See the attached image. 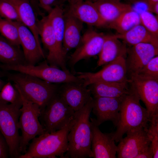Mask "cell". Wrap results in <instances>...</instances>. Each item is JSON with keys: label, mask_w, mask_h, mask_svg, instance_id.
Segmentation results:
<instances>
[{"label": "cell", "mask_w": 158, "mask_h": 158, "mask_svg": "<svg viewBox=\"0 0 158 158\" xmlns=\"http://www.w3.org/2000/svg\"><path fill=\"white\" fill-rule=\"evenodd\" d=\"M140 16V24L152 35L158 37L157 18L149 11L141 13Z\"/></svg>", "instance_id": "cell-31"}, {"label": "cell", "mask_w": 158, "mask_h": 158, "mask_svg": "<svg viewBox=\"0 0 158 158\" xmlns=\"http://www.w3.org/2000/svg\"><path fill=\"white\" fill-rule=\"evenodd\" d=\"M99 71L95 72H76L77 76L83 81L84 86L87 87L99 81L128 83L126 58L120 57L105 64Z\"/></svg>", "instance_id": "cell-9"}, {"label": "cell", "mask_w": 158, "mask_h": 158, "mask_svg": "<svg viewBox=\"0 0 158 158\" xmlns=\"http://www.w3.org/2000/svg\"><path fill=\"white\" fill-rule=\"evenodd\" d=\"M65 29L63 47L65 52L76 48L80 43L83 23L67 12L64 13Z\"/></svg>", "instance_id": "cell-22"}, {"label": "cell", "mask_w": 158, "mask_h": 158, "mask_svg": "<svg viewBox=\"0 0 158 158\" xmlns=\"http://www.w3.org/2000/svg\"><path fill=\"white\" fill-rule=\"evenodd\" d=\"M158 47L140 43L128 48L126 62L128 75L138 74L153 58L158 55Z\"/></svg>", "instance_id": "cell-15"}, {"label": "cell", "mask_w": 158, "mask_h": 158, "mask_svg": "<svg viewBox=\"0 0 158 158\" xmlns=\"http://www.w3.org/2000/svg\"><path fill=\"white\" fill-rule=\"evenodd\" d=\"M148 128L141 127L127 131L117 146L118 158H135L144 148L151 144Z\"/></svg>", "instance_id": "cell-12"}, {"label": "cell", "mask_w": 158, "mask_h": 158, "mask_svg": "<svg viewBox=\"0 0 158 158\" xmlns=\"http://www.w3.org/2000/svg\"><path fill=\"white\" fill-rule=\"evenodd\" d=\"M81 0H68L69 4L74 3Z\"/></svg>", "instance_id": "cell-42"}, {"label": "cell", "mask_w": 158, "mask_h": 158, "mask_svg": "<svg viewBox=\"0 0 158 158\" xmlns=\"http://www.w3.org/2000/svg\"><path fill=\"white\" fill-rule=\"evenodd\" d=\"M10 157L9 148L7 142L0 131V158Z\"/></svg>", "instance_id": "cell-36"}, {"label": "cell", "mask_w": 158, "mask_h": 158, "mask_svg": "<svg viewBox=\"0 0 158 158\" xmlns=\"http://www.w3.org/2000/svg\"><path fill=\"white\" fill-rule=\"evenodd\" d=\"M93 97H120L127 93L130 89L129 82L117 83L99 81L89 85Z\"/></svg>", "instance_id": "cell-24"}, {"label": "cell", "mask_w": 158, "mask_h": 158, "mask_svg": "<svg viewBox=\"0 0 158 158\" xmlns=\"http://www.w3.org/2000/svg\"><path fill=\"white\" fill-rule=\"evenodd\" d=\"M16 88L22 100L18 122L19 129L21 132L19 144V152L21 155L26 152L30 142L37 136L45 133V131L39 120L41 111L40 108L26 99Z\"/></svg>", "instance_id": "cell-5"}, {"label": "cell", "mask_w": 158, "mask_h": 158, "mask_svg": "<svg viewBox=\"0 0 158 158\" xmlns=\"http://www.w3.org/2000/svg\"><path fill=\"white\" fill-rule=\"evenodd\" d=\"M130 5L131 9L139 14L145 11L151 12L152 4H150L147 0H136Z\"/></svg>", "instance_id": "cell-35"}, {"label": "cell", "mask_w": 158, "mask_h": 158, "mask_svg": "<svg viewBox=\"0 0 158 158\" xmlns=\"http://www.w3.org/2000/svg\"><path fill=\"white\" fill-rule=\"evenodd\" d=\"M64 12L60 5L55 6L47 16L53 28L60 49L65 54L63 47V41L65 29Z\"/></svg>", "instance_id": "cell-27"}, {"label": "cell", "mask_w": 158, "mask_h": 158, "mask_svg": "<svg viewBox=\"0 0 158 158\" xmlns=\"http://www.w3.org/2000/svg\"><path fill=\"white\" fill-rule=\"evenodd\" d=\"M18 29L20 45L27 64L35 65L45 56L41 45L31 31L20 21H15Z\"/></svg>", "instance_id": "cell-17"}, {"label": "cell", "mask_w": 158, "mask_h": 158, "mask_svg": "<svg viewBox=\"0 0 158 158\" xmlns=\"http://www.w3.org/2000/svg\"><path fill=\"white\" fill-rule=\"evenodd\" d=\"M0 64H27L23 51L20 47L11 43L0 35Z\"/></svg>", "instance_id": "cell-26"}, {"label": "cell", "mask_w": 158, "mask_h": 158, "mask_svg": "<svg viewBox=\"0 0 158 158\" xmlns=\"http://www.w3.org/2000/svg\"><path fill=\"white\" fill-rule=\"evenodd\" d=\"M142 76L158 79V56L151 59L138 74Z\"/></svg>", "instance_id": "cell-34"}, {"label": "cell", "mask_w": 158, "mask_h": 158, "mask_svg": "<svg viewBox=\"0 0 158 158\" xmlns=\"http://www.w3.org/2000/svg\"><path fill=\"white\" fill-rule=\"evenodd\" d=\"M123 96L117 98L93 97L92 111L96 117L95 118V121L98 126L109 121L116 127L119 121V111Z\"/></svg>", "instance_id": "cell-14"}, {"label": "cell", "mask_w": 158, "mask_h": 158, "mask_svg": "<svg viewBox=\"0 0 158 158\" xmlns=\"http://www.w3.org/2000/svg\"><path fill=\"white\" fill-rule=\"evenodd\" d=\"M153 153L150 144L142 150L135 158H152Z\"/></svg>", "instance_id": "cell-38"}, {"label": "cell", "mask_w": 158, "mask_h": 158, "mask_svg": "<svg viewBox=\"0 0 158 158\" xmlns=\"http://www.w3.org/2000/svg\"><path fill=\"white\" fill-rule=\"evenodd\" d=\"M0 69L4 71L25 73L56 84L83 83L82 80L73 75L69 71H65L60 69L57 66L49 64L47 61L38 65L28 64L17 65L0 64Z\"/></svg>", "instance_id": "cell-7"}, {"label": "cell", "mask_w": 158, "mask_h": 158, "mask_svg": "<svg viewBox=\"0 0 158 158\" xmlns=\"http://www.w3.org/2000/svg\"><path fill=\"white\" fill-rule=\"evenodd\" d=\"M3 73L28 99L37 105L41 111L57 92L59 87L50 83L35 76L17 72Z\"/></svg>", "instance_id": "cell-4"}, {"label": "cell", "mask_w": 158, "mask_h": 158, "mask_svg": "<svg viewBox=\"0 0 158 158\" xmlns=\"http://www.w3.org/2000/svg\"><path fill=\"white\" fill-rule=\"evenodd\" d=\"M93 2L107 26L123 13L131 9L130 4L117 0H97Z\"/></svg>", "instance_id": "cell-23"}, {"label": "cell", "mask_w": 158, "mask_h": 158, "mask_svg": "<svg viewBox=\"0 0 158 158\" xmlns=\"http://www.w3.org/2000/svg\"><path fill=\"white\" fill-rule=\"evenodd\" d=\"M129 75V83L145 104L150 121L158 115V79L137 74Z\"/></svg>", "instance_id": "cell-10"}, {"label": "cell", "mask_w": 158, "mask_h": 158, "mask_svg": "<svg viewBox=\"0 0 158 158\" xmlns=\"http://www.w3.org/2000/svg\"><path fill=\"white\" fill-rule=\"evenodd\" d=\"M148 133L151 140V145L153 153V158H158V115L150 120Z\"/></svg>", "instance_id": "cell-32"}, {"label": "cell", "mask_w": 158, "mask_h": 158, "mask_svg": "<svg viewBox=\"0 0 158 158\" xmlns=\"http://www.w3.org/2000/svg\"><path fill=\"white\" fill-rule=\"evenodd\" d=\"M0 101L12 104L22 103L18 91L9 80L5 84L0 91Z\"/></svg>", "instance_id": "cell-30"}, {"label": "cell", "mask_w": 158, "mask_h": 158, "mask_svg": "<svg viewBox=\"0 0 158 158\" xmlns=\"http://www.w3.org/2000/svg\"><path fill=\"white\" fill-rule=\"evenodd\" d=\"M31 1H35V0H30Z\"/></svg>", "instance_id": "cell-43"}, {"label": "cell", "mask_w": 158, "mask_h": 158, "mask_svg": "<svg viewBox=\"0 0 158 158\" xmlns=\"http://www.w3.org/2000/svg\"><path fill=\"white\" fill-rule=\"evenodd\" d=\"M0 18L14 21H20L16 9L7 0H0Z\"/></svg>", "instance_id": "cell-33"}, {"label": "cell", "mask_w": 158, "mask_h": 158, "mask_svg": "<svg viewBox=\"0 0 158 158\" xmlns=\"http://www.w3.org/2000/svg\"><path fill=\"white\" fill-rule=\"evenodd\" d=\"M96 0H95V1H96ZM117 0L120 1V0Z\"/></svg>", "instance_id": "cell-44"}, {"label": "cell", "mask_w": 158, "mask_h": 158, "mask_svg": "<svg viewBox=\"0 0 158 158\" xmlns=\"http://www.w3.org/2000/svg\"><path fill=\"white\" fill-rule=\"evenodd\" d=\"M151 4H153L158 2V0H147Z\"/></svg>", "instance_id": "cell-40"}, {"label": "cell", "mask_w": 158, "mask_h": 158, "mask_svg": "<svg viewBox=\"0 0 158 158\" xmlns=\"http://www.w3.org/2000/svg\"><path fill=\"white\" fill-rule=\"evenodd\" d=\"M5 84L4 82L0 78V91Z\"/></svg>", "instance_id": "cell-41"}, {"label": "cell", "mask_w": 158, "mask_h": 158, "mask_svg": "<svg viewBox=\"0 0 158 158\" xmlns=\"http://www.w3.org/2000/svg\"><path fill=\"white\" fill-rule=\"evenodd\" d=\"M140 100L130 84L129 92L123 96L121 103L116 129L111 133L112 139L116 142L130 130L141 127L148 128L150 121L149 115L146 109L141 105Z\"/></svg>", "instance_id": "cell-3"}, {"label": "cell", "mask_w": 158, "mask_h": 158, "mask_svg": "<svg viewBox=\"0 0 158 158\" xmlns=\"http://www.w3.org/2000/svg\"><path fill=\"white\" fill-rule=\"evenodd\" d=\"M93 97L83 108L75 111V121L68 135V150L63 158L93 157L91 145L92 137L90 114Z\"/></svg>", "instance_id": "cell-1"}, {"label": "cell", "mask_w": 158, "mask_h": 158, "mask_svg": "<svg viewBox=\"0 0 158 158\" xmlns=\"http://www.w3.org/2000/svg\"><path fill=\"white\" fill-rule=\"evenodd\" d=\"M0 35L11 43L20 47L18 29L15 21L0 18Z\"/></svg>", "instance_id": "cell-29"}, {"label": "cell", "mask_w": 158, "mask_h": 158, "mask_svg": "<svg viewBox=\"0 0 158 158\" xmlns=\"http://www.w3.org/2000/svg\"><path fill=\"white\" fill-rule=\"evenodd\" d=\"M92 137L91 149L94 158H116L117 145L111 133H103L96 123L95 118L90 117Z\"/></svg>", "instance_id": "cell-16"}, {"label": "cell", "mask_w": 158, "mask_h": 158, "mask_svg": "<svg viewBox=\"0 0 158 158\" xmlns=\"http://www.w3.org/2000/svg\"><path fill=\"white\" fill-rule=\"evenodd\" d=\"M15 7L20 21L32 32L38 43L41 44L37 27L38 13L30 0H7Z\"/></svg>", "instance_id": "cell-21"}, {"label": "cell", "mask_w": 158, "mask_h": 158, "mask_svg": "<svg viewBox=\"0 0 158 158\" xmlns=\"http://www.w3.org/2000/svg\"><path fill=\"white\" fill-rule=\"evenodd\" d=\"M115 35L131 46L140 43H149L158 47V37L152 35L141 24L124 33Z\"/></svg>", "instance_id": "cell-25"}, {"label": "cell", "mask_w": 158, "mask_h": 158, "mask_svg": "<svg viewBox=\"0 0 158 158\" xmlns=\"http://www.w3.org/2000/svg\"><path fill=\"white\" fill-rule=\"evenodd\" d=\"M67 12L90 26L99 27L107 26L93 2L91 1L81 0L70 4Z\"/></svg>", "instance_id": "cell-19"}, {"label": "cell", "mask_w": 158, "mask_h": 158, "mask_svg": "<svg viewBox=\"0 0 158 158\" xmlns=\"http://www.w3.org/2000/svg\"><path fill=\"white\" fill-rule=\"evenodd\" d=\"M75 121L74 118L61 129L36 137L29 144L26 152L19 158H63L68 150V135Z\"/></svg>", "instance_id": "cell-2"}, {"label": "cell", "mask_w": 158, "mask_h": 158, "mask_svg": "<svg viewBox=\"0 0 158 158\" xmlns=\"http://www.w3.org/2000/svg\"><path fill=\"white\" fill-rule=\"evenodd\" d=\"M40 37L44 47L48 51L47 61L50 64L59 67L68 71L66 66V54L59 48L54 33L48 18L44 16L37 22Z\"/></svg>", "instance_id": "cell-11"}, {"label": "cell", "mask_w": 158, "mask_h": 158, "mask_svg": "<svg viewBox=\"0 0 158 158\" xmlns=\"http://www.w3.org/2000/svg\"><path fill=\"white\" fill-rule=\"evenodd\" d=\"M57 93L75 112L82 109L92 97L90 90L83 83H64L59 88Z\"/></svg>", "instance_id": "cell-18"}, {"label": "cell", "mask_w": 158, "mask_h": 158, "mask_svg": "<svg viewBox=\"0 0 158 158\" xmlns=\"http://www.w3.org/2000/svg\"><path fill=\"white\" fill-rule=\"evenodd\" d=\"M151 12L154 13L157 15L158 14V2L155 3L152 5Z\"/></svg>", "instance_id": "cell-39"}, {"label": "cell", "mask_w": 158, "mask_h": 158, "mask_svg": "<svg viewBox=\"0 0 158 158\" xmlns=\"http://www.w3.org/2000/svg\"><path fill=\"white\" fill-rule=\"evenodd\" d=\"M128 48L114 35H107L101 50L99 54L97 67L105 65L117 59L126 58Z\"/></svg>", "instance_id": "cell-20"}, {"label": "cell", "mask_w": 158, "mask_h": 158, "mask_svg": "<svg viewBox=\"0 0 158 158\" xmlns=\"http://www.w3.org/2000/svg\"><path fill=\"white\" fill-rule=\"evenodd\" d=\"M75 112L57 91L41 111L39 120L45 133H50L63 128L74 118Z\"/></svg>", "instance_id": "cell-8"}, {"label": "cell", "mask_w": 158, "mask_h": 158, "mask_svg": "<svg viewBox=\"0 0 158 158\" xmlns=\"http://www.w3.org/2000/svg\"><path fill=\"white\" fill-rule=\"evenodd\" d=\"M106 35L91 28L87 29L82 35L80 44L71 56L70 65L74 66L81 60L99 55Z\"/></svg>", "instance_id": "cell-13"}, {"label": "cell", "mask_w": 158, "mask_h": 158, "mask_svg": "<svg viewBox=\"0 0 158 158\" xmlns=\"http://www.w3.org/2000/svg\"><path fill=\"white\" fill-rule=\"evenodd\" d=\"M22 103L12 104L0 101V131L8 145L9 156L19 158L20 135L18 122Z\"/></svg>", "instance_id": "cell-6"}, {"label": "cell", "mask_w": 158, "mask_h": 158, "mask_svg": "<svg viewBox=\"0 0 158 158\" xmlns=\"http://www.w3.org/2000/svg\"><path fill=\"white\" fill-rule=\"evenodd\" d=\"M59 0H38L40 6L49 13L56 6Z\"/></svg>", "instance_id": "cell-37"}, {"label": "cell", "mask_w": 158, "mask_h": 158, "mask_svg": "<svg viewBox=\"0 0 158 158\" xmlns=\"http://www.w3.org/2000/svg\"><path fill=\"white\" fill-rule=\"evenodd\" d=\"M140 24V14L130 10L122 14L117 19L107 26L122 34Z\"/></svg>", "instance_id": "cell-28"}]
</instances>
